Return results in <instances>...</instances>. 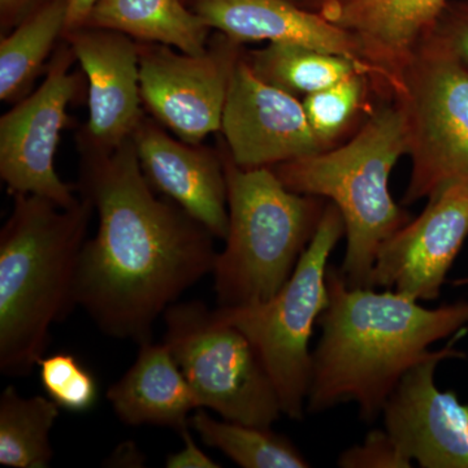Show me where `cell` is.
I'll list each match as a JSON object with an SVG mask.
<instances>
[{"label": "cell", "mask_w": 468, "mask_h": 468, "mask_svg": "<svg viewBox=\"0 0 468 468\" xmlns=\"http://www.w3.org/2000/svg\"><path fill=\"white\" fill-rule=\"evenodd\" d=\"M81 194L98 214L80 255L77 304L100 331L138 345L178 297L212 273L207 228L151 190L133 138L112 151L81 146Z\"/></svg>", "instance_id": "cell-1"}, {"label": "cell", "mask_w": 468, "mask_h": 468, "mask_svg": "<svg viewBox=\"0 0 468 468\" xmlns=\"http://www.w3.org/2000/svg\"><path fill=\"white\" fill-rule=\"evenodd\" d=\"M329 302L318 324L306 410L322 412L356 402L366 423L377 420L388 397L430 346L468 325V302L426 309L393 291L346 284L328 267Z\"/></svg>", "instance_id": "cell-2"}, {"label": "cell", "mask_w": 468, "mask_h": 468, "mask_svg": "<svg viewBox=\"0 0 468 468\" xmlns=\"http://www.w3.org/2000/svg\"><path fill=\"white\" fill-rule=\"evenodd\" d=\"M0 232V372L23 378L38 367L51 326L77 304L80 255L94 207L15 194Z\"/></svg>", "instance_id": "cell-3"}, {"label": "cell", "mask_w": 468, "mask_h": 468, "mask_svg": "<svg viewBox=\"0 0 468 468\" xmlns=\"http://www.w3.org/2000/svg\"><path fill=\"white\" fill-rule=\"evenodd\" d=\"M406 153L405 119L392 101L343 146L273 165L292 192L329 199L340 209L347 242L338 270L347 285L371 288L378 249L410 221L389 192L390 172Z\"/></svg>", "instance_id": "cell-4"}, {"label": "cell", "mask_w": 468, "mask_h": 468, "mask_svg": "<svg viewBox=\"0 0 468 468\" xmlns=\"http://www.w3.org/2000/svg\"><path fill=\"white\" fill-rule=\"evenodd\" d=\"M223 163L229 228L211 273L218 307L263 303L292 276L326 205L292 192L271 168L239 167L229 154Z\"/></svg>", "instance_id": "cell-5"}, {"label": "cell", "mask_w": 468, "mask_h": 468, "mask_svg": "<svg viewBox=\"0 0 468 468\" xmlns=\"http://www.w3.org/2000/svg\"><path fill=\"white\" fill-rule=\"evenodd\" d=\"M346 234L343 214L326 203L315 236L285 285L263 303L218 307V315L254 345L282 402V414L302 420L306 411L314 326L328 306V258Z\"/></svg>", "instance_id": "cell-6"}, {"label": "cell", "mask_w": 468, "mask_h": 468, "mask_svg": "<svg viewBox=\"0 0 468 468\" xmlns=\"http://www.w3.org/2000/svg\"><path fill=\"white\" fill-rule=\"evenodd\" d=\"M390 98L402 111L411 158L403 203L468 181V64L430 34L399 70Z\"/></svg>", "instance_id": "cell-7"}, {"label": "cell", "mask_w": 468, "mask_h": 468, "mask_svg": "<svg viewBox=\"0 0 468 468\" xmlns=\"http://www.w3.org/2000/svg\"><path fill=\"white\" fill-rule=\"evenodd\" d=\"M165 343L202 409L226 420L270 428L282 414L272 378L251 341L203 302H176Z\"/></svg>", "instance_id": "cell-8"}, {"label": "cell", "mask_w": 468, "mask_h": 468, "mask_svg": "<svg viewBox=\"0 0 468 468\" xmlns=\"http://www.w3.org/2000/svg\"><path fill=\"white\" fill-rule=\"evenodd\" d=\"M239 50V43L223 33L201 55L178 54L160 43L138 46L144 103L181 141L201 144L221 128Z\"/></svg>", "instance_id": "cell-9"}, {"label": "cell", "mask_w": 468, "mask_h": 468, "mask_svg": "<svg viewBox=\"0 0 468 468\" xmlns=\"http://www.w3.org/2000/svg\"><path fill=\"white\" fill-rule=\"evenodd\" d=\"M76 55L63 46L50 61L41 86L0 119V177L12 194H32L60 207L75 206V189L55 169L67 109L79 77L70 73Z\"/></svg>", "instance_id": "cell-10"}, {"label": "cell", "mask_w": 468, "mask_h": 468, "mask_svg": "<svg viewBox=\"0 0 468 468\" xmlns=\"http://www.w3.org/2000/svg\"><path fill=\"white\" fill-rule=\"evenodd\" d=\"M455 340L406 372L385 402V431L410 461L423 468H468V405L454 390L441 392L436 367L449 358H464Z\"/></svg>", "instance_id": "cell-11"}, {"label": "cell", "mask_w": 468, "mask_h": 468, "mask_svg": "<svg viewBox=\"0 0 468 468\" xmlns=\"http://www.w3.org/2000/svg\"><path fill=\"white\" fill-rule=\"evenodd\" d=\"M467 237L468 181H461L428 198L424 211L380 246L371 288L437 300Z\"/></svg>", "instance_id": "cell-12"}, {"label": "cell", "mask_w": 468, "mask_h": 468, "mask_svg": "<svg viewBox=\"0 0 468 468\" xmlns=\"http://www.w3.org/2000/svg\"><path fill=\"white\" fill-rule=\"evenodd\" d=\"M220 129L228 154L241 168L273 167L325 150L303 103L261 81L242 57L230 79Z\"/></svg>", "instance_id": "cell-13"}, {"label": "cell", "mask_w": 468, "mask_h": 468, "mask_svg": "<svg viewBox=\"0 0 468 468\" xmlns=\"http://www.w3.org/2000/svg\"><path fill=\"white\" fill-rule=\"evenodd\" d=\"M64 34L89 81V122L81 146L115 150L133 138L144 119L138 46L126 34L101 27Z\"/></svg>", "instance_id": "cell-14"}, {"label": "cell", "mask_w": 468, "mask_h": 468, "mask_svg": "<svg viewBox=\"0 0 468 468\" xmlns=\"http://www.w3.org/2000/svg\"><path fill=\"white\" fill-rule=\"evenodd\" d=\"M133 141L151 186L207 228L215 239H226L229 214L223 156L175 140L147 119L138 126Z\"/></svg>", "instance_id": "cell-15"}, {"label": "cell", "mask_w": 468, "mask_h": 468, "mask_svg": "<svg viewBox=\"0 0 468 468\" xmlns=\"http://www.w3.org/2000/svg\"><path fill=\"white\" fill-rule=\"evenodd\" d=\"M311 8L358 39L375 89L390 95L396 77L430 36L448 0H311Z\"/></svg>", "instance_id": "cell-16"}, {"label": "cell", "mask_w": 468, "mask_h": 468, "mask_svg": "<svg viewBox=\"0 0 468 468\" xmlns=\"http://www.w3.org/2000/svg\"><path fill=\"white\" fill-rule=\"evenodd\" d=\"M194 12L209 27L237 43L270 41L309 46L356 61L374 79V70L353 34L325 20L318 12L298 7L292 0H196Z\"/></svg>", "instance_id": "cell-17"}, {"label": "cell", "mask_w": 468, "mask_h": 468, "mask_svg": "<svg viewBox=\"0 0 468 468\" xmlns=\"http://www.w3.org/2000/svg\"><path fill=\"white\" fill-rule=\"evenodd\" d=\"M117 418L128 426L190 427V412L202 409L167 345H140L137 358L124 377L107 390Z\"/></svg>", "instance_id": "cell-18"}, {"label": "cell", "mask_w": 468, "mask_h": 468, "mask_svg": "<svg viewBox=\"0 0 468 468\" xmlns=\"http://www.w3.org/2000/svg\"><path fill=\"white\" fill-rule=\"evenodd\" d=\"M85 27L116 30L190 55L207 50L211 27L181 0H100Z\"/></svg>", "instance_id": "cell-19"}, {"label": "cell", "mask_w": 468, "mask_h": 468, "mask_svg": "<svg viewBox=\"0 0 468 468\" xmlns=\"http://www.w3.org/2000/svg\"><path fill=\"white\" fill-rule=\"evenodd\" d=\"M261 81L294 97H306L356 72L368 73L350 58L289 42H270L246 58ZM369 75V73H368Z\"/></svg>", "instance_id": "cell-20"}, {"label": "cell", "mask_w": 468, "mask_h": 468, "mask_svg": "<svg viewBox=\"0 0 468 468\" xmlns=\"http://www.w3.org/2000/svg\"><path fill=\"white\" fill-rule=\"evenodd\" d=\"M60 408L43 396L23 397L8 385L0 396V464L14 468H48L54 449L51 431Z\"/></svg>", "instance_id": "cell-21"}, {"label": "cell", "mask_w": 468, "mask_h": 468, "mask_svg": "<svg viewBox=\"0 0 468 468\" xmlns=\"http://www.w3.org/2000/svg\"><path fill=\"white\" fill-rule=\"evenodd\" d=\"M66 0H50L0 41V100L16 101L66 32Z\"/></svg>", "instance_id": "cell-22"}, {"label": "cell", "mask_w": 468, "mask_h": 468, "mask_svg": "<svg viewBox=\"0 0 468 468\" xmlns=\"http://www.w3.org/2000/svg\"><path fill=\"white\" fill-rule=\"evenodd\" d=\"M190 427L209 448L218 449L243 468H306L309 462L288 439L267 427L217 420L198 409Z\"/></svg>", "instance_id": "cell-23"}, {"label": "cell", "mask_w": 468, "mask_h": 468, "mask_svg": "<svg viewBox=\"0 0 468 468\" xmlns=\"http://www.w3.org/2000/svg\"><path fill=\"white\" fill-rule=\"evenodd\" d=\"M369 82L372 84L368 73L356 72L302 101L311 129L325 150L362 110Z\"/></svg>", "instance_id": "cell-24"}, {"label": "cell", "mask_w": 468, "mask_h": 468, "mask_svg": "<svg viewBox=\"0 0 468 468\" xmlns=\"http://www.w3.org/2000/svg\"><path fill=\"white\" fill-rule=\"evenodd\" d=\"M38 368L43 389L58 408L72 412L94 408L100 394L97 378L73 354L45 356Z\"/></svg>", "instance_id": "cell-25"}, {"label": "cell", "mask_w": 468, "mask_h": 468, "mask_svg": "<svg viewBox=\"0 0 468 468\" xmlns=\"http://www.w3.org/2000/svg\"><path fill=\"white\" fill-rule=\"evenodd\" d=\"M411 463L385 430L371 431L362 445L347 449L338 458V466L345 468H410Z\"/></svg>", "instance_id": "cell-26"}, {"label": "cell", "mask_w": 468, "mask_h": 468, "mask_svg": "<svg viewBox=\"0 0 468 468\" xmlns=\"http://www.w3.org/2000/svg\"><path fill=\"white\" fill-rule=\"evenodd\" d=\"M431 34L468 64V0H448Z\"/></svg>", "instance_id": "cell-27"}, {"label": "cell", "mask_w": 468, "mask_h": 468, "mask_svg": "<svg viewBox=\"0 0 468 468\" xmlns=\"http://www.w3.org/2000/svg\"><path fill=\"white\" fill-rule=\"evenodd\" d=\"M184 440V448L177 452L168 455L165 466L168 468H218L217 462L211 460L207 454L194 441L189 427L180 432Z\"/></svg>", "instance_id": "cell-28"}, {"label": "cell", "mask_w": 468, "mask_h": 468, "mask_svg": "<svg viewBox=\"0 0 468 468\" xmlns=\"http://www.w3.org/2000/svg\"><path fill=\"white\" fill-rule=\"evenodd\" d=\"M100 0H66L67 3V24L66 32L79 29L86 26L92 8Z\"/></svg>", "instance_id": "cell-29"}, {"label": "cell", "mask_w": 468, "mask_h": 468, "mask_svg": "<svg viewBox=\"0 0 468 468\" xmlns=\"http://www.w3.org/2000/svg\"><path fill=\"white\" fill-rule=\"evenodd\" d=\"M37 0H0V12H2L3 26H9L16 20L21 14L27 11Z\"/></svg>", "instance_id": "cell-30"}, {"label": "cell", "mask_w": 468, "mask_h": 468, "mask_svg": "<svg viewBox=\"0 0 468 468\" xmlns=\"http://www.w3.org/2000/svg\"><path fill=\"white\" fill-rule=\"evenodd\" d=\"M457 285H464L468 284V279L460 280V282H455Z\"/></svg>", "instance_id": "cell-31"}, {"label": "cell", "mask_w": 468, "mask_h": 468, "mask_svg": "<svg viewBox=\"0 0 468 468\" xmlns=\"http://www.w3.org/2000/svg\"><path fill=\"white\" fill-rule=\"evenodd\" d=\"M310 2H311V0H310Z\"/></svg>", "instance_id": "cell-32"}]
</instances>
